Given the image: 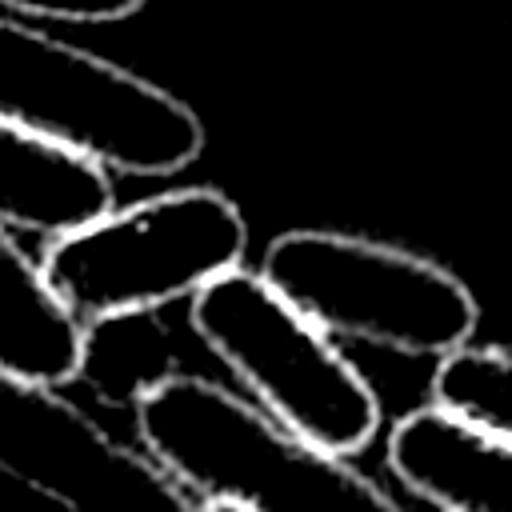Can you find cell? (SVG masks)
<instances>
[{
    "label": "cell",
    "mask_w": 512,
    "mask_h": 512,
    "mask_svg": "<svg viewBox=\"0 0 512 512\" xmlns=\"http://www.w3.org/2000/svg\"><path fill=\"white\" fill-rule=\"evenodd\" d=\"M144 452L188 492L244 512H404L344 456L308 444L224 384L172 372L140 400Z\"/></svg>",
    "instance_id": "1"
},
{
    "label": "cell",
    "mask_w": 512,
    "mask_h": 512,
    "mask_svg": "<svg viewBox=\"0 0 512 512\" xmlns=\"http://www.w3.org/2000/svg\"><path fill=\"white\" fill-rule=\"evenodd\" d=\"M0 116L124 176H172L204 152V124L180 96L4 16Z\"/></svg>",
    "instance_id": "2"
},
{
    "label": "cell",
    "mask_w": 512,
    "mask_h": 512,
    "mask_svg": "<svg viewBox=\"0 0 512 512\" xmlns=\"http://www.w3.org/2000/svg\"><path fill=\"white\" fill-rule=\"evenodd\" d=\"M188 324L252 404L308 444L352 456L380 432L376 388L260 272L240 264L204 284L188 304Z\"/></svg>",
    "instance_id": "3"
},
{
    "label": "cell",
    "mask_w": 512,
    "mask_h": 512,
    "mask_svg": "<svg viewBox=\"0 0 512 512\" xmlns=\"http://www.w3.org/2000/svg\"><path fill=\"white\" fill-rule=\"evenodd\" d=\"M260 276L328 336L404 356H444L480 324L476 296L444 264L368 236L280 232L264 248Z\"/></svg>",
    "instance_id": "4"
},
{
    "label": "cell",
    "mask_w": 512,
    "mask_h": 512,
    "mask_svg": "<svg viewBox=\"0 0 512 512\" xmlns=\"http://www.w3.org/2000/svg\"><path fill=\"white\" fill-rule=\"evenodd\" d=\"M244 248L248 224L240 208L224 192L196 184L112 208L48 240L40 268L88 324L192 300L204 284L240 268Z\"/></svg>",
    "instance_id": "5"
},
{
    "label": "cell",
    "mask_w": 512,
    "mask_h": 512,
    "mask_svg": "<svg viewBox=\"0 0 512 512\" xmlns=\"http://www.w3.org/2000/svg\"><path fill=\"white\" fill-rule=\"evenodd\" d=\"M0 472L64 512H200L152 456L112 440L56 388L4 372Z\"/></svg>",
    "instance_id": "6"
},
{
    "label": "cell",
    "mask_w": 512,
    "mask_h": 512,
    "mask_svg": "<svg viewBox=\"0 0 512 512\" xmlns=\"http://www.w3.org/2000/svg\"><path fill=\"white\" fill-rule=\"evenodd\" d=\"M384 464L440 512H512V436L476 428L436 404L392 424Z\"/></svg>",
    "instance_id": "7"
},
{
    "label": "cell",
    "mask_w": 512,
    "mask_h": 512,
    "mask_svg": "<svg viewBox=\"0 0 512 512\" xmlns=\"http://www.w3.org/2000/svg\"><path fill=\"white\" fill-rule=\"evenodd\" d=\"M116 208L112 172L0 116V228L56 240Z\"/></svg>",
    "instance_id": "8"
},
{
    "label": "cell",
    "mask_w": 512,
    "mask_h": 512,
    "mask_svg": "<svg viewBox=\"0 0 512 512\" xmlns=\"http://www.w3.org/2000/svg\"><path fill=\"white\" fill-rule=\"evenodd\" d=\"M84 332L44 268L0 228V372L64 388L80 376Z\"/></svg>",
    "instance_id": "9"
},
{
    "label": "cell",
    "mask_w": 512,
    "mask_h": 512,
    "mask_svg": "<svg viewBox=\"0 0 512 512\" xmlns=\"http://www.w3.org/2000/svg\"><path fill=\"white\" fill-rule=\"evenodd\" d=\"M180 372L168 328L152 312H120L88 320L80 376L104 404H136L140 392Z\"/></svg>",
    "instance_id": "10"
},
{
    "label": "cell",
    "mask_w": 512,
    "mask_h": 512,
    "mask_svg": "<svg viewBox=\"0 0 512 512\" xmlns=\"http://www.w3.org/2000/svg\"><path fill=\"white\" fill-rule=\"evenodd\" d=\"M428 392L436 408L496 436H512V352L460 344L440 356Z\"/></svg>",
    "instance_id": "11"
},
{
    "label": "cell",
    "mask_w": 512,
    "mask_h": 512,
    "mask_svg": "<svg viewBox=\"0 0 512 512\" xmlns=\"http://www.w3.org/2000/svg\"><path fill=\"white\" fill-rule=\"evenodd\" d=\"M8 12L40 16V20H64V24H108L128 20L144 0H0Z\"/></svg>",
    "instance_id": "12"
},
{
    "label": "cell",
    "mask_w": 512,
    "mask_h": 512,
    "mask_svg": "<svg viewBox=\"0 0 512 512\" xmlns=\"http://www.w3.org/2000/svg\"><path fill=\"white\" fill-rule=\"evenodd\" d=\"M200 512H244V508L240 504H228V500H204Z\"/></svg>",
    "instance_id": "13"
}]
</instances>
